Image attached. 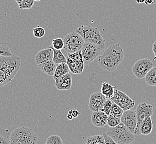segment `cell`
<instances>
[{
  "mask_svg": "<svg viewBox=\"0 0 156 144\" xmlns=\"http://www.w3.org/2000/svg\"><path fill=\"white\" fill-rule=\"evenodd\" d=\"M45 144H63V141L59 136L51 135L47 139Z\"/></svg>",
  "mask_w": 156,
  "mask_h": 144,
  "instance_id": "cell-30",
  "label": "cell"
},
{
  "mask_svg": "<svg viewBox=\"0 0 156 144\" xmlns=\"http://www.w3.org/2000/svg\"><path fill=\"white\" fill-rule=\"evenodd\" d=\"M45 30L43 27L37 26L33 29V33L34 37L42 38L45 35Z\"/></svg>",
  "mask_w": 156,
  "mask_h": 144,
  "instance_id": "cell-32",
  "label": "cell"
},
{
  "mask_svg": "<svg viewBox=\"0 0 156 144\" xmlns=\"http://www.w3.org/2000/svg\"><path fill=\"white\" fill-rule=\"evenodd\" d=\"M156 0H146L144 3L146 5H151L156 3Z\"/></svg>",
  "mask_w": 156,
  "mask_h": 144,
  "instance_id": "cell-36",
  "label": "cell"
},
{
  "mask_svg": "<svg viewBox=\"0 0 156 144\" xmlns=\"http://www.w3.org/2000/svg\"><path fill=\"white\" fill-rule=\"evenodd\" d=\"M80 114V113L77 110H72V115L73 118H76Z\"/></svg>",
  "mask_w": 156,
  "mask_h": 144,
  "instance_id": "cell-35",
  "label": "cell"
},
{
  "mask_svg": "<svg viewBox=\"0 0 156 144\" xmlns=\"http://www.w3.org/2000/svg\"><path fill=\"white\" fill-rule=\"evenodd\" d=\"M121 123V118L117 117L114 116L112 114H109L108 117V120H107V125L109 126L111 128L115 127L119 125Z\"/></svg>",
  "mask_w": 156,
  "mask_h": 144,
  "instance_id": "cell-27",
  "label": "cell"
},
{
  "mask_svg": "<svg viewBox=\"0 0 156 144\" xmlns=\"http://www.w3.org/2000/svg\"><path fill=\"white\" fill-rule=\"evenodd\" d=\"M111 100L113 103L117 104L124 111L131 109L135 105L134 100H132L124 92L117 89L115 90V93L112 97L111 98Z\"/></svg>",
  "mask_w": 156,
  "mask_h": 144,
  "instance_id": "cell-10",
  "label": "cell"
},
{
  "mask_svg": "<svg viewBox=\"0 0 156 144\" xmlns=\"http://www.w3.org/2000/svg\"><path fill=\"white\" fill-rule=\"evenodd\" d=\"M40 1H41V0H34V1H36V2H39Z\"/></svg>",
  "mask_w": 156,
  "mask_h": 144,
  "instance_id": "cell-41",
  "label": "cell"
},
{
  "mask_svg": "<svg viewBox=\"0 0 156 144\" xmlns=\"http://www.w3.org/2000/svg\"><path fill=\"white\" fill-rule=\"evenodd\" d=\"M10 144H34L30 142H28L26 141L20 140H16V139H11Z\"/></svg>",
  "mask_w": 156,
  "mask_h": 144,
  "instance_id": "cell-34",
  "label": "cell"
},
{
  "mask_svg": "<svg viewBox=\"0 0 156 144\" xmlns=\"http://www.w3.org/2000/svg\"><path fill=\"white\" fill-rule=\"evenodd\" d=\"M69 72V66L67 63H62L57 64L56 68L53 76L54 80H56L60 77L65 75Z\"/></svg>",
  "mask_w": 156,
  "mask_h": 144,
  "instance_id": "cell-20",
  "label": "cell"
},
{
  "mask_svg": "<svg viewBox=\"0 0 156 144\" xmlns=\"http://www.w3.org/2000/svg\"><path fill=\"white\" fill-rule=\"evenodd\" d=\"M125 53L119 44H112L98 58V64L102 69L115 72L124 59Z\"/></svg>",
  "mask_w": 156,
  "mask_h": 144,
  "instance_id": "cell-1",
  "label": "cell"
},
{
  "mask_svg": "<svg viewBox=\"0 0 156 144\" xmlns=\"http://www.w3.org/2000/svg\"><path fill=\"white\" fill-rule=\"evenodd\" d=\"M107 98L101 92H95L90 95L88 108L92 111H102L103 105Z\"/></svg>",
  "mask_w": 156,
  "mask_h": 144,
  "instance_id": "cell-12",
  "label": "cell"
},
{
  "mask_svg": "<svg viewBox=\"0 0 156 144\" xmlns=\"http://www.w3.org/2000/svg\"><path fill=\"white\" fill-rule=\"evenodd\" d=\"M124 111H125L122 109L121 107L119 106L117 104L113 102L110 114H112L113 115L117 117L121 118L122 116L123 113H124Z\"/></svg>",
  "mask_w": 156,
  "mask_h": 144,
  "instance_id": "cell-28",
  "label": "cell"
},
{
  "mask_svg": "<svg viewBox=\"0 0 156 144\" xmlns=\"http://www.w3.org/2000/svg\"><path fill=\"white\" fill-rule=\"evenodd\" d=\"M104 50L90 42H85L82 48V55L85 64H89L100 57Z\"/></svg>",
  "mask_w": 156,
  "mask_h": 144,
  "instance_id": "cell-6",
  "label": "cell"
},
{
  "mask_svg": "<svg viewBox=\"0 0 156 144\" xmlns=\"http://www.w3.org/2000/svg\"><path fill=\"white\" fill-rule=\"evenodd\" d=\"M0 56L10 57L13 56L9 47L4 41L0 40Z\"/></svg>",
  "mask_w": 156,
  "mask_h": 144,
  "instance_id": "cell-25",
  "label": "cell"
},
{
  "mask_svg": "<svg viewBox=\"0 0 156 144\" xmlns=\"http://www.w3.org/2000/svg\"><path fill=\"white\" fill-rule=\"evenodd\" d=\"M72 76L69 73L55 80V86L59 91H69L72 87Z\"/></svg>",
  "mask_w": 156,
  "mask_h": 144,
  "instance_id": "cell-13",
  "label": "cell"
},
{
  "mask_svg": "<svg viewBox=\"0 0 156 144\" xmlns=\"http://www.w3.org/2000/svg\"><path fill=\"white\" fill-rule=\"evenodd\" d=\"M121 122L134 134L137 125V118L136 110L125 111L121 117Z\"/></svg>",
  "mask_w": 156,
  "mask_h": 144,
  "instance_id": "cell-11",
  "label": "cell"
},
{
  "mask_svg": "<svg viewBox=\"0 0 156 144\" xmlns=\"http://www.w3.org/2000/svg\"><path fill=\"white\" fill-rule=\"evenodd\" d=\"M53 51L52 46L38 52L35 56V62L38 65L53 59Z\"/></svg>",
  "mask_w": 156,
  "mask_h": 144,
  "instance_id": "cell-15",
  "label": "cell"
},
{
  "mask_svg": "<svg viewBox=\"0 0 156 144\" xmlns=\"http://www.w3.org/2000/svg\"><path fill=\"white\" fill-rule=\"evenodd\" d=\"M15 1H16V2H17V4L19 5L20 3L22 2L23 0H15Z\"/></svg>",
  "mask_w": 156,
  "mask_h": 144,
  "instance_id": "cell-40",
  "label": "cell"
},
{
  "mask_svg": "<svg viewBox=\"0 0 156 144\" xmlns=\"http://www.w3.org/2000/svg\"><path fill=\"white\" fill-rule=\"evenodd\" d=\"M11 139L20 140L36 144L38 140V138L32 129L29 127L22 126L15 129L13 130L12 133H11Z\"/></svg>",
  "mask_w": 156,
  "mask_h": 144,
  "instance_id": "cell-7",
  "label": "cell"
},
{
  "mask_svg": "<svg viewBox=\"0 0 156 144\" xmlns=\"http://www.w3.org/2000/svg\"><path fill=\"white\" fill-rule=\"evenodd\" d=\"M146 0H136V2L138 3H144Z\"/></svg>",
  "mask_w": 156,
  "mask_h": 144,
  "instance_id": "cell-39",
  "label": "cell"
},
{
  "mask_svg": "<svg viewBox=\"0 0 156 144\" xmlns=\"http://www.w3.org/2000/svg\"><path fill=\"white\" fill-rule=\"evenodd\" d=\"M145 81L151 87H156V67H153L145 77Z\"/></svg>",
  "mask_w": 156,
  "mask_h": 144,
  "instance_id": "cell-21",
  "label": "cell"
},
{
  "mask_svg": "<svg viewBox=\"0 0 156 144\" xmlns=\"http://www.w3.org/2000/svg\"><path fill=\"white\" fill-rule=\"evenodd\" d=\"M34 0H23L19 5L21 9H31L34 5Z\"/></svg>",
  "mask_w": 156,
  "mask_h": 144,
  "instance_id": "cell-31",
  "label": "cell"
},
{
  "mask_svg": "<svg viewBox=\"0 0 156 144\" xmlns=\"http://www.w3.org/2000/svg\"><path fill=\"white\" fill-rule=\"evenodd\" d=\"M64 50L67 53H73L81 50L84 45V39L76 32H73L66 35L63 39Z\"/></svg>",
  "mask_w": 156,
  "mask_h": 144,
  "instance_id": "cell-5",
  "label": "cell"
},
{
  "mask_svg": "<svg viewBox=\"0 0 156 144\" xmlns=\"http://www.w3.org/2000/svg\"><path fill=\"white\" fill-rule=\"evenodd\" d=\"M38 68L44 73L49 76L53 77L56 68V64L52 60H51L47 61L46 62L38 64Z\"/></svg>",
  "mask_w": 156,
  "mask_h": 144,
  "instance_id": "cell-16",
  "label": "cell"
},
{
  "mask_svg": "<svg viewBox=\"0 0 156 144\" xmlns=\"http://www.w3.org/2000/svg\"><path fill=\"white\" fill-rule=\"evenodd\" d=\"M152 50H153V53L154 54V60H156V41L154 42L153 44V47H152Z\"/></svg>",
  "mask_w": 156,
  "mask_h": 144,
  "instance_id": "cell-37",
  "label": "cell"
},
{
  "mask_svg": "<svg viewBox=\"0 0 156 144\" xmlns=\"http://www.w3.org/2000/svg\"><path fill=\"white\" fill-rule=\"evenodd\" d=\"M106 133L117 144H131L135 139L134 134L122 122L115 127H110Z\"/></svg>",
  "mask_w": 156,
  "mask_h": 144,
  "instance_id": "cell-4",
  "label": "cell"
},
{
  "mask_svg": "<svg viewBox=\"0 0 156 144\" xmlns=\"http://www.w3.org/2000/svg\"><path fill=\"white\" fill-rule=\"evenodd\" d=\"M75 32L83 38L85 42H90L96 44L103 50L105 48L106 41L96 27L82 25L77 28Z\"/></svg>",
  "mask_w": 156,
  "mask_h": 144,
  "instance_id": "cell-3",
  "label": "cell"
},
{
  "mask_svg": "<svg viewBox=\"0 0 156 144\" xmlns=\"http://www.w3.org/2000/svg\"><path fill=\"white\" fill-rule=\"evenodd\" d=\"M21 67L20 57L0 56V87L12 81Z\"/></svg>",
  "mask_w": 156,
  "mask_h": 144,
  "instance_id": "cell-2",
  "label": "cell"
},
{
  "mask_svg": "<svg viewBox=\"0 0 156 144\" xmlns=\"http://www.w3.org/2000/svg\"><path fill=\"white\" fill-rule=\"evenodd\" d=\"M67 118L69 119V120H72V119L73 118V117L72 116V114L68 113V114H67Z\"/></svg>",
  "mask_w": 156,
  "mask_h": 144,
  "instance_id": "cell-38",
  "label": "cell"
},
{
  "mask_svg": "<svg viewBox=\"0 0 156 144\" xmlns=\"http://www.w3.org/2000/svg\"><path fill=\"white\" fill-rule=\"evenodd\" d=\"M154 66L152 60L143 58L137 60L132 68V71L136 77L139 79L145 78L148 72L152 69Z\"/></svg>",
  "mask_w": 156,
  "mask_h": 144,
  "instance_id": "cell-9",
  "label": "cell"
},
{
  "mask_svg": "<svg viewBox=\"0 0 156 144\" xmlns=\"http://www.w3.org/2000/svg\"><path fill=\"white\" fill-rule=\"evenodd\" d=\"M11 135L8 129L0 128V144H10Z\"/></svg>",
  "mask_w": 156,
  "mask_h": 144,
  "instance_id": "cell-23",
  "label": "cell"
},
{
  "mask_svg": "<svg viewBox=\"0 0 156 144\" xmlns=\"http://www.w3.org/2000/svg\"><path fill=\"white\" fill-rule=\"evenodd\" d=\"M67 56L69 57L76 63L81 74L84 69L85 64L82 55L81 50H79L73 53H67Z\"/></svg>",
  "mask_w": 156,
  "mask_h": 144,
  "instance_id": "cell-17",
  "label": "cell"
},
{
  "mask_svg": "<svg viewBox=\"0 0 156 144\" xmlns=\"http://www.w3.org/2000/svg\"><path fill=\"white\" fill-rule=\"evenodd\" d=\"M137 118V125L135 130L134 135H140V128L141 124L144 119L147 117L151 116L153 114V106L151 104L141 103L138 105L136 109Z\"/></svg>",
  "mask_w": 156,
  "mask_h": 144,
  "instance_id": "cell-8",
  "label": "cell"
},
{
  "mask_svg": "<svg viewBox=\"0 0 156 144\" xmlns=\"http://www.w3.org/2000/svg\"><path fill=\"white\" fill-rule=\"evenodd\" d=\"M115 88H116V87L113 86L108 82L103 81L101 85V93L103 94L107 99H111V98L112 97L114 94Z\"/></svg>",
  "mask_w": 156,
  "mask_h": 144,
  "instance_id": "cell-19",
  "label": "cell"
},
{
  "mask_svg": "<svg viewBox=\"0 0 156 144\" xmlns=\"http://www.w3.org/2000/svg\"><path fill=\"white\" fill-rule=\"evenodd\" d=\"M85 144H106V142L103 135H97L88 136Z\"/></svg>",
  "mask_w": 156,
  "mask_h": 144,
  "instance_id": "cell-24",
  "label": "cell"
},
{
  "mask_svg": "<svg viewBox=\"0 0 156 144\" xmlns=\"http://www.w3.org/2000/svg\"><path fill=\"white\" fill-rule=\"evenodd\" d=\"M112 103L113 101L111 99H107L106 102L103 105L102 111L106 113L107 115H109L110 114Z\"/></svg>",
  "mask_w": 156,
  "mask_h": 144,
  "instance_id": "cell-33",
  "label": "cell"
},
{
  "mask_svg": "<svg viewBox=\"0 0 156 144\" xmlns=\"http://www.w3.org/2000/svg\"><path fill=\"white\" fill-rule=\"evenodd\" d=\"M108 117V115L103 111H96L92 115L91 122L96 127L103 128L107 124Z\"/></svg>",
  "mask_w": 156,
  "mask_h": 144,
  "instance_id": "cell-14",
  "label": "cell"
},
{
  "mask_svg": "<svg viewBox=\"0 0 156 144\" xmlns=\"http://www.w3.org/2000/svg\"><path fill=\"white\" fill-rule=\"evenodd\" d=\"M153 129V122L151 116L147 117L142 122L140 128V134L150 135Z\"/></svg>",
  "mask_w": 156,
  "mask_h": 144,
  "instance_id": "cell-18",
  "label": "cell"
},
{
  "mask_svg": "<svg viewBox=\"0 0 156 144\" xmlns=\"http://www.w3.org/2000/svg\"><path fill=\"white\" fill-rule=\"evenodd\" d=\"M65 43L63 39L62 38H55L52 41V47L57 50H61L64 48Z\"/></svg>",
  "mask_w": 156,
  "mask_h": 144,
  "instance_id": "cell-29",
  "label": "cell"
},
{
  "mask_svg": "<svg viewBox=\"0 0 156 144\" xmlns=\"http://www.w3.org/2000/svg\"><path fill=\"white\" fill-rule=\"evenodd\" d=\"M53 51V57L52 60L56 64H58L60 63H66L67 60L66 57L64 56L61 50H57L52 47Z\"/></svg>",
  "mask_w": 156,
  "mask_h": 144,
  "instance_id": "cell-22",
  "label": "cell"
},
{
  "mask_svg": "<svg viewBox=\"0 0 156 144\" xmlns=\"http://www.w3.org/2000/svg\"><path fill=\"white\" fill-rule=\"evenodd\" d=\"M66 60H67L66 63L69 66L70 72H71L73 74H81L76 64V63L69 57L67 56L66 57Z\"/></svg>",
  "mask_w": 156,
  "mask_h": 144,
  "instance_id": "cell-26",
  "label": "cell"
}]
</instances>
